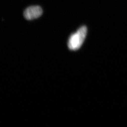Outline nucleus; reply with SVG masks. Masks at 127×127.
<instances>
[{
    "label": "nucleus",
    "mask_w": 127,
    "mask_h": 127,
    "mask_svg": "<svg viewBox=\"0 0 127 127\" xmlns=\"http://www.w3.org/2000/svg\"><path fill=\"white\" fill-rule=\"evenodd\" d=\"M42 12V9L40 6H30L24 10V16L26 19L31 20L39 17Z\"/></svg>",
    "instance_id": "obj_2"
},
{
    "label": "nucleus",
    "mask_w": 127,
    "mask_h": 127,
    "mask_svg": "<svg viewBox=\"0 0 127 127\" xmlns=\"http://www.w3.org/2000/svg\"><path fill=\"white\" fill-rule=\"evenodd\" d=\"M87 29L85 26L79 28L76 32L71 35L68 41V47L70 50H77L82 46L86 37Z\"/></svg>",
    "instance_id": "obj_1"
}]
</instances>
